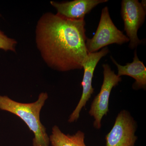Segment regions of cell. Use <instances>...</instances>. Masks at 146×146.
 Instances as JSON below:
<instances>
[{
  "mask_svg": "<svg viewBox=\"0 0 146 146\" xmlns=\"http://www.w3.org/2000/svg\"><path fill=\"white\" fill-rule=\"evenodd\" d=\"M84 19H68L51 12L44 13L35 30L36 47L50 68L65 72L82 70L88 56Z\"/></svg>",
  "mask_w": 146,
  "mask_h": 146,
  "instance_id": "cell-1",
  "label": "cell"
},
{
  "mask_svg": "<svg viewBox=\"0 0 146 146\" xmlns=\"http://www.w3.org/2000/svg\"><path fill=\"white\" fill-rule=\"evenodd\" d=\"M48 97L47 93H42L36 101L23 103L13 100L7 96L0 95V110L12 113L25 123L34 134L33 146H49V136L40 119V112Z\"/></svg>",
  "mask_w": 146,
  "mask_h": 146,
  "instance_id": "cell-2",
  "label": "cell"
},
{
  "mask_svg": "<svg viewBox=\"0 0 146 146\" xmlns=\"http://www.w3.org/2000/svg\"><path fill=\"white\" fill-rule=\"evenodd\" d=\"M129 39L115 26L107 7L103 9L98 26L94 36L87 38L86 47L88 54L97 52L102 48L112 44L122 45Z\"/></svg>",
  "mask_w": 146,
  "mask_h": 146,
  "instance_id": "cell-3",
  "label": "cell"
},
{
  "mask_svg": "<svg viewBox=\"0 0 146 146\" xmlns=\"http://www.w3.org/2000/svg\"><path fill=\"white\" fill-rule=\"evenodd\" d=\"M104 80L100 93L91 103L89 113L94 118V126L99 129L102 126V119L109 112V101L112 88L118 85L122 79L115 74L108 64H104Z\"/></svg>",
  "mask_w": 146,
  "mask_h": 146,
  "instance_id": "cell-4",
  "label": "cell"
},
{
  "mask_svg": "<svg viewBox=\"0 0 146 146\" xmlns=\"http://www.w3.org/2000/svg\"><path fill=\"white\" fill-rule=\"evenodd\" d=\"M137 124L130 113L123 110L118 114L112 129L106 136V146H135Z\"/></svg>",
  "mask_w": 146,
  "mask_h": 146,
  "instance_id": "cell-5",
  "label": "cell"
},
{
  "mask_svg": "<svg viewBox=\"0 0 146 146\" xmlns=\"http://www.w3.org/2000/svg\"><path fill=\"white\" fill-rule=\"evenodd\" d=\"M121 15L130 42L129 47L133 49L143 42L138 38V31L145 22L146 9L138 0H123Z\"/></svg>",
  "mask_w": 146,
  "mask_h": 146,
  "instance_id": "cell-6",
  "label": "cell"
},
{
  "mask_svg": "<svg viewBox=\"0 0 146 146\" xmlns=\"http://www.w3.org/2000/svg\"><path fill=\"white\" fill-rule=\"evenodd\" d=\"M109 52L108 48L106 47L100 51L88 54L86 60L82 64L84 73L81 83L82 94L78 104L69 117V123H73L77 121L82 110L85 107L87 102L94 93V89L92 84L94 71L100 60L107 55Z\"/></svg>",
  "mask_w": 146,
  "mask_h": 146,
  "instance_id": "cell-7",
  "label": "cell"
},
{
  "mask_svg": "<svg viewBox=\"0 0 146 146\" xmlns=\"http://www.w3.org/2000/svg\"><path fill=\"white\" fill-rule=\"evenodd\" d=\"M108 1V0H75L62 3L52 1L50 3L56 9L58 15L68 19L82 20L98 5Z\"/></svg>",
  "mask_w": 146,
  "mask_h": 146,
  "instance_id": "cell-8",
  "label": "cell"
},
{
  "mask_svg": "<svg viewBox=\"0 0 146 146\" xmlns=\"http://www.w3.org/2000/svg\"><path fill=\"white\" fill-rule=\"evenodd\" d=\"M111 60L117 66L118 69V76H127L132 78L135 80L132 85L134 90L146 89V68L143 63L139 60L137 54L136 50L134 51V57L132 63H127L126 65L119 64L111 56Z\"/></svg>",
  "mask_w": 146,
  "mask_h": 146,
  "instance_id": "cell-9",
  "label": "cell"
},
{
  "mask_svg": "<svg viewBox=\"0 0 146 146\" xmlns=\"http://www.w3.org/2000/svg\"><path fill=\"white\" fill-rule=\"evenodd\" d=\"M84 138L85 134L81 131H78L72 135L65 134L57 125L53 127L49 137L51 146H86Z\"/></svg>",
  "mask_w": 146,
  "mask_h": 146,
  "instance_id": "cell-10",
  "label": "cell"
},
{
  "mask_svg": "<svg viewBox=\"0 0 146 146\" xmlns=\"http://www.w3.org/2000/svg\"><path fill=\"white\" fill-rule=\"evenodd\" d=\"M16 44L17 42L15 39L7 37L0 31V49L15 52Z\"/></svg>",
  "mask_w": 146,
  "mask_h": 146,
  "instance_id": "cell-11",
  "label": "cell"
}]
</instances>
